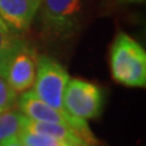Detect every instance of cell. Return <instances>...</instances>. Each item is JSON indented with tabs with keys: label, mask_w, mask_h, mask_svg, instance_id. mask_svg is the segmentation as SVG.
<instances>
[{
	"label": "cell",
	"mask_w": 146,
	"mask_h": 146,
	"mask_svg": "<svg viewBox=\"0 0 146 146\" xmlns=\"http://www.w3.org/2000/svg\"><path fill=\"white\" fill-rule=\"evenodd\" d=\"M72 146H89V145L84 143V144H79V145H72Z\"/></svg>",
	"instance_id": "9a60e30c"
},
{
	"label": "cell",
	"mask_w": 146,
	"mask_h": 146,
	"mask_svg": "<svg viewBox=\"0 0 146 146\" xmlns=\"http://www.w3.org/2000/svg\"><path fill=\"white\" fill-rule=\"evenodd\" d=\"M22 128L28 129V130L33 131V133H36V134H43V135L51 136V138H54V139L65 143L68 146L79 145V144L85 143V141L83 140V138H82L74 129H72V128L67 127V125L57 124V123L39 122V121L31 119V118L25 116Z\"/></svg>",
	"instance_id": "ba28073f"
},
{
	"label": "cell",
	"mask_w": 146,
	"mask_h": 146,
	"mask_svg": "<svg viewBox=\"0 0 146 146\" xmlns=\"http://www.w3.org/2000/svg\"><path fill=\"white\" fill-rule=\"evenodd\" d=\"M82 0H42V20L50 33L63 36L78 21Z\"/></svg>",
	"instance_id": "8992f818"
},
{
	"label": "cell",
	"mask_w": 146,
	"mask_h": 146,
	"mask_svg": "<svg viewBox=\"0 0 146 146\" xmlns=\"http://www.w3.org/2000/svg\"><path fill=\"white\" fill-rule=\"evenodd\" d=\"M16 91L7 84L5 78L0 77V113L12 110L16 101Z\"/></svg>",
	"instance_id": "7c38bea8"
},
{
	"label": "cell",
	"mask_w": 146,
	"mask_h": 146,
	"mask_svg": "<svg viewBox=\"0 0 146 146\" xmlns=\"http://www.w3.org/2000/svg\"><path fill=\"white\" fill-rule=\"evenodd\" d=\"M118 1L123 4H130V3H143L144 0H118Z\"/></svg>",
	"instance_id": "5bb4252c"
},
{
	"label": "cell",
	"mask_w": 146,
	"mask_h": 146,
	"mask_svg": "<svg viewBox=\"0 0 146 146\" xmlns=\"http://www.w3.org/2000/svg\"><path fill=\"white\" fill-rule=\"evenodd\" d=\"M18 40L20 38L12 33V29L0 17V77L3 78L5 77L9 61Z\"/></svg>",
	"instance_id": "9c48e42d"
},
{
	"label": "cell",
	"mask_w": 146,
	"mask_h": 146,
	"mask_svg": "<svg viewBox=\"0 0 146 146\" xmlns=\"http://www.w3.org/2000/svg\"><path fill=\"white\" fill-rule=\"evenodd\" d=\"M36 62L38 57L35 50L25 40L20 39L10 57L4 77L16 93H23L33 86Z\"/></svg>",
	"instance_id": "5b68a950"
},
{
	"label": "cell",
	"mask_w": 146,
	"mask_h": 146,
	"mask_svg": "<svg viewBox=\"0 0 146 146\" xmlns=\"http://www.w3.org/2000/svg\"><path fill=\"white\" fill-rule=\"evenodd\" d=\"M0 146H25V145L22 144V141L20 138H18V135H12L10 138L1 141V143H0Z\"/></svg>",
	"instance_id": "4fadbf2b"
},
{
	"label": "cell",
	"mask_w": 146,
	"mask_h": 146,
	"mask_svg": "<svg viewBox=\"0 0 146 146\" xmlns=\"http://www.w3.org/2000/svg\"><path fill=\"white\" fill-rule=\"evenodd\" d=\"M70 80L67 71L57 61L48 56L38 57L34 78V94L51 107L67 112L63 107V91Z\"/></svg>",
	"instance_id": "3957f363"
},
{
	"label": "cell",
	"mask_w": 146,
	"mask_h": 146,
	"mask_svg": "<svg viewBox=\"0 0 146 146\" xmlns=\"http://www.w3.org/2000/svg\"><path fill=\"white\" fill-rule=\"evenodd\" d=\"M25 115L9 110L0 113V143L12 135H18L23 125Z\"/></svg>",
	"instance_id": "30bf717a"
},
{
	"label": "cell",
	"mask_w": 146,
	"mask_h": 146,
	"mask_svg": "<svg viewBox=\"0 0 146 146\" xmlns=\"http://www.w3.org/2000/svg\"><path fill=\"white\" fill-rule=\"evenodd\" d=\"M42 0H0V17L12 31L29 28Z\"/></svg>",
	"instance_id": "52a82bcc"
},
{
	"label": "cell",
	"mask_w": 146,
	"mask_h": 146,
	"mask_svg": "<svg viewBox=\"0 0 146 146\" xmlns=\"http://www.w3.org/2000/svg\"><path fill=\"white\" fill-rule=\"evenodd\" d=\"M102 93L98 85L82 79H70L63 91V107L70 115L90 119L100 115Z\"/></svg>",
	"instance_id": "277c9868"
},
{
	"label": "cell",
	"mask_w": 146,
	"mask_h": 146,
	"mask_svg": "<svg viewBox=\"0 0 146 146\" xmlns=\"http://www.w3.org/2000/svg\"><path fill=\"white\" fill-rule=\"evenodd\" d=\"M18 138L21 139L25 146H68L60 140H56L48 135L36 134L28 129L22 128L18 133Z\"/></svg>",
	"instance_id": "8fae6325"
},
{
	"label": "cell",
	"mask_w": 146,
	"mask_h": 146,
	"mask_svg": "<svg viewBox=\"0 0 146 146\" xmlns=\"http://www.w3.org/2000/svg\"><path fill=\"white\" fill-rule=\"evenodd\" d=\"M18 107H20V111L31 119L67 125L74 129L86 144H96V139H95L94 134L91 133L85 119L74 117L68 112H62L51 107L50 105L44 102L43 100H40L36 96L33 90L23 91V94L21 95L20 100H18Z\"/></svg>",
	"instance_id": "7a4b0ae2"
},
{
	"label": "cell",
	"mask_w": 146,
	"mask_h": 146,
	"mask_svg": "<svg viewBox=\"0 0 146 146\" xmlns=\"http://www.w3.org/2000/svg\"><path fill=\"white\" fill-rule=\"evenodd\" d=\"M110 67L117 83L133 88L146 85V52L125 33H119L110 51Z\"/></svg>",
	"instance_id": "6da1fadb"
}]
</instances>
